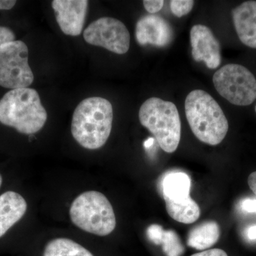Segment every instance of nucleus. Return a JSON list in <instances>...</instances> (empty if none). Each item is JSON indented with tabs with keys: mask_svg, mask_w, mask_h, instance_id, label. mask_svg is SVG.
Instances as JSON below:
<instances>
[{
	"mask_svg": "<svg viewBox=\"0 0 256 256\" xmlns=\"http://www.w3.org/2000/svg\"><path fill=\"white\" fill-rule=\"evenodd\" d=\"M213 82L217 92L233 105L250 106L256 100V79L244 66H224L214 75Z\"/></svg>",
	"mask_w": 256,
	"mask_h": 256,
	"instance_id": "6",
	"label": "nucleus"
},
{
	"mask_svg": "<svg viewBox=\"0 0 256 256\" xmlns=\"http://www.w3.org/2000/svg\"><path fill=\"white\" fill-rule=\"evenodd\" d=\"M163 0H144L143 5L150 14H156L159 12L164 6Z\"/></svg>",
	"mask_w": 256,
	"mask_h": 256,
	"instance_id": "20",
	"label": "nucleus"
},
{
	"mask_svg": "<svg viewBox=\"0 0 256 256\" xmlns=\"http://www.w3.org/2000/svg\"><path fill=\"white\" fill-rule=\"evenodd\" d=\"M192 56L196 62H204L208 68L215 69L222 62L220 42L206 26L194 25L190 31Z\"/></svg>",
	"mask_w": 256,
	"mask_h": 256,
	"instance_id": "9",
	"label": "nucleus"
},
{
	"mask_svg": "<svg viewBox=\"0 0 256 256\" xmlns=\"http://www.w3.org/2000/svg\"><path fill=\"white\" fill-rule=\"evenodd\" d=\"M34 76L28 64V50L24 42L14 41L0 46V86L5 88H24Z\"/></svg>",
	"mask_w": 256,
	"mask_h": 256,
	"instance_id": "7",
	"label": "nucleus"
},
{
	"mask_svg": "<svg viewBox=\"0 0 256 256\" xmlns=\"http://www.w3.org/2000/svg\"><path fill=\"white\" fill-rule=\"evenodd\" d=\"M89 44L100 46L117 54L127 53L130 35L126 25L118 20L102 18L92 22L84 32Z\"/></svg>",
	"mask_w": 256,
	"mask_h": 256,
	"instance_id": "8",
	"label": "nucleus"
},
{
	"mask_svg": "<svg viewBox=\"0 0 256 256\" xmlns=\"http://www.w3.org/2000/svg\"><path fill=\"white\" fill-rule=\"evenodd\" d=\"M247 236L250 240H256V225L250 227L248 230Z\"/></svg>",
	"mask_w": 256,
	"mask_h": 256,
	"instance_id": "27",
	"label": "nucleus"
},
{
	"mask_svg": "<svg viewBox=\"0 0 256 256\" xmlns=\"http://www.w3.org/2000/svg\"><path fill=\"white\" fill-rule=\"evenodd\" d=\"M194 2L192 0H172L170 8L174 16L180 18L188 14L193 8Z\"/></svg>",
	"mask_w": 256,
	"mask_h": 256,
	"instance_id": "19",
	"label": "nucleus"
},
{
	"mask_svg": "<svg viewBox=\"0 0 256 256\" xmlns=\"http://www.w3.org/2000/svg\"><path fill=\"white\" fill-rule=\"evenodd\" d=\"M220 234V226L216 222H204L190 230L188 245L196 250L210 248L218 242Z\"/></svg>",
	"mask_w": 256,
	"mask_h": 256,
	"instance_id": "15",
	"label": "nucleus"
},
{
	"mask_svg": "<svg viewBox=\"0 0 256 256\" xmlns=\"http://www.w3.org/2000/svg\"><path fill=\"white\" fill-rule=\"evenodd\" d=\"M185 114L192 132L202 142L217 146L228 131V120L222 108L203 90H194L185 100Z\"/></svg>",
	"mask_w": 256,
	"mask_h": 256,
	"instance_id": "2",
	"label": "nucleus"
},
{
	"mask_svg": "<svg viewBox=\"0 0 256 256\" xmlns=\"http://www.w3.org/2000/svg\"><path fill=\"white\" fill-rule=\"evenodd\" d=\"M173 31L168 22L156 14L143 16L138 20L136 38L141 46H165L172 40Z\"/></svg>",
	"mask_w": 256,
	"mask_h": 256,
	"instance_id": "11",
	"label": "nucleus"
},
{
	"mask_svg": "<svg viewBox=\"0 0 256 256\" xmlns=\"http://www.w3.org/2000/svg\"><path fill=\"white\" fill-rule=\"evenodd\" d=\"M242 210L248 213H256V200H246L242 203Z\"/></svg>",
	"mask_w": 256,
	"mask_h": 256,
	"instance_id": "24",
	"label": "nucleus"
},
{
	"mask_svg": "<svg viewBox=\"0 0 256 256\" xmlns=\"http://www.w3.org/2000/svg\"><path fill=\"white\" fill-rule=\"evenodd\" d=\"M234 28L246 46L256 48V1L242 2L232 11Z\"/></svg>",
	"mask_w": 256,
	"mask_h": 256,
	"instance_id": "13",
	"label": "nucleus"
},
{
	"mask_svg": "<svg viewBox=\"0 0 256 256\" xmlns=\"http://www.w3.org/2000/svg\"><path fill=\"white\" fill-rule=\"evenodd\" d=\"M255 110H256V108H255Z\"/></svg>",
	"mask_w": 256,
	"mask_h": 256,
	"instance_id": "29",
	"label": "nucleus"
},
{
	"mask_svg": "<svg viewBox=\"0 0 256 256\" xmlns=\"http://www.w3.org/2000/svg\"><path fill=\"white\" fill-rule=\"evenodd\" d=\"M165 206L170 216L180 223L193 224L201 215L200 206L192 197L183 202H165Z\"/></svg>",
	"mask_w": 256,
	"mask_h": 256,
	"instance_id": "16",
	"label": "nucleus"
},
{
	"mask_svg": "<svg viewBox=\"0 0 256 256\" xmlns=\"http://www.w3.org/2000/svg\"><path fill=\"white\" fill-rule=\"evenodd\" d=\"M70 220L77 227L88 233L106 236L114 232L116 218L114 208L102 193L84 192L70 206Z\"/></svg>",
	"mask_w": 256,
	"mask_h": 256,
	"instance_id": "5",
	"label": "nucleus"
},
{
	"mask_svg": "<svg viewBox=\"0 0 256 256\" xmlns=\"http://www.w3.org/2000/svg\"><path fill=\"white\" fill-rule=\"evenodd\" d=\"M112 120L114 110L110 101L100 97L88 98L74 111L72 136L82 148L99 149L110 137Z\"/></svg>",
	"mask_w": 256,
	"mask_h": 256,
	"instance_id": "1",
	"label": "nucleus"
},
{
	"mask_svg": "<svg viewBox=\"0 0 256 256\" xmlns=\"http://www.w3.org/2000/svg\"><path fill=\"white\" fill-rule=\"evenodd\" d=\"M44 256H94L78 242L68 238H55L45 247Z\"/></svg>",
	"mask_w": 256,
	"mask_h": 256,
	"instance_id": "17",
	"label": "nucleus"
},
{
	"mask_svg": "<svg viewBox=\"0 0 256 256\" xmlns=\"http://www.w3.org/2000/svg\"><path fill=\"white\" fill-rule=\"evenodd\" d=\"M58 26L65 34H82L88 6L86 0H54L52 3Z\"/></svg>",
	"mask_w": 256,
	"mask_h": 256,
	"instance_id": "10",
	"label": "nucleus"
},
{
	"mask_svg": "<svg viewBox=\"0 0 256 256\" xmlns=\"http://www.w3.org/2000/svg\"><path fill=\"white\" fill-rule=\"evenodd\" d=\"M163 232L164 230H162V228L160 226L152 225L148 229V238L156 245H159Z\"/></svg>",
	"mask_w": 256,
	"mask_h": 256,
	"instance_id": "21",
	"label": "nucleus"
},
{
	"mask_svg": "<svg viewBox=\"0 0 256 256\" xmlns=\"http://www.w3.org/2000/svg\"><path fill=\"white\" fill-rule=\"evenodd\" d=\"M139 119L163 150L168 153L176 150L181 140V120L173 102L158 98L148 99L140 109Z\"/></svg>",
	"mask_w": 256,
	"mask_h": 256,
	"instance_id": "4",
	"label": "nucleus"
},
{
	"mask_svg": "<svg viewBox=\"0 0 256 256\" xmlns=\"http://www.w3.org/2000/svg\"><path fill=\"white\" fill-rule=\"evenodd\" d=\"M14 41H15L14 32L9 28L0 26V46L5 44Z\"/></svg>",
	"mask_w": 256,
	"mask_h": 256,
	"instance_id": "22",
	"label": "nucleus"
},
{
	"mask_svg": "<svg viewBox=\"0 0 256 256\" xmlns=\"http://www.w3.org/2000/svg\"><path fill=\"white\" fill-rule=\"evenodd\" d=\"M28 207L26 200L18 192L10 190L0 194V238L22 220Z\"/></svg>",
	"mask_w": 256,
	"mask_h": 256,
	"instance_id": "12",
	"label": "nucleus"
},
{
	"mask_svg": "<svg viewBox=\"0 0 256 256\" xmlns=\"http://www.w3.org/2000/svg\"><path fill=\"white\" fill-rule=\"evenodd\" d=\"M248 184L249 188L256 195V172H254L249 175Z\"/></svg>",
	"mask_w": 256,
	"mask_h": 256,
	"instance_id": "26",
	"label": "nucleus"
},
{
	"mask_svg": "<svg viewBox=\"0 0 256 256\" xmlns=\"http://www.w3.org/2000/svg\"><path fill=\"white\" fill-rule=\"evenodd\" d=\"M46 120V111L34 89H13L0 100V122L21 134L38 132Z\"/></svg>",
	"mask_w": 256,
	"mask_h": 256,
	"instance_id": "3",
	"label": "nucleus"
},
{
	"mask_svg": "<svg viewBox=\"0 0 256 256\" xmlns=\"http://www.w3.org/2000/svg\"><path fill=\"white\" fill-rule=\"evenodd\" d=\"M160 244L162 245L163 252L166 256H181L184 252L178 234L173 230H164Z\"/></svg>",
	"mask_w": 256,
	"mask_h": 256,
	"instance_id": "18",
	"label": "nucleus"
},
{
	"mask_svg": "<svg viewBox=\"0 0 256 256\" xmlns=\"http://www.w3.org/2000/svg\"><path fill=\"white\" fill-rule=\"evenodd\" d=\"M14 0H0V10H9L12 9L16 4Z\"/></svg>",
	"mask_w": 256,
	"mask_h": 256,
	"instance_id": "25",
	"label": "nucleus"
},
{
	"mask_svg": "<svg viewBox=\"0 0 256 256\" xmlns=\"http://www.w3.org/2000/svg\"><path fill=\"white\" fill-rule=\"evenodd\" d=\"M191 256H228V255L222 249L214 248L193 254Z\"/></svg>",
	"mask_w": 256,
	"mask_h": 256,
	"instance_id": "23",
	"label": "nucleus"
},
{
	"mask_svg": "<svg viewBox=\"0 0 256 256\" xmlns=\"http://www.w3.org/2000/svg\"><path fill=\"white\" fill-rule=\"evenodd\" d=\"M2 184H3L2 175L1 173H0V188H1L2 186Z\"/></svg>",
	"mask_w": 256,
	"mask_h": 256,
	"instance_id": "28",
	"label": "nucleus"
},
{
	"mask_svg": "<svg viewBox=\"0 0 256 256\" xmlns=\"http://www.w3.org/2000/svg\"><path fill=\"white\" fill-rule=\"evenodd\" d=\"M191 180L184 172L170 173L163 181V197L164 202H180L190 198Z\"/></svg>",
	"mask_w": 256,
	"mask_h": 256,
	"instance_id": "14",
	"label": "nucleus"
}]
</instances>
